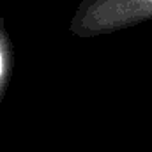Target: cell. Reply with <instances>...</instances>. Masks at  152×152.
I'll use <instances>...</instances> for the list:
<instances>
[{
  "label": "cell",
  "instance_id": "6da1fadb",
  "mask_svg": "<svg viewBox=\"0 0 152 152\" xmlns=\"http://www.w3.org/2000/svg\"><path fill=\"white\" fill-rule=\"evenodd\" d=\"M99 2V7L101 9H113V7H118V5H126V4H140V5H149L152 7V0H97Z\"/></svg>",
  "mask_w": 152,
  "mask_h": 152
},
{
  "label": "cell",
  "instance_id": "7a4b0ae2",
  "mask_svg": "<svg viewBox=\"0 0 152 152\" xmlns=\"http://www.w3.org/2000/svg\"><path fill=\"white\" fill-rule=\"evenodd\" d=\"M0 75H2V55H0Z\"/></svg>",
  "mask_w": 152,
  "mask_h": 152
}]
</instances>
